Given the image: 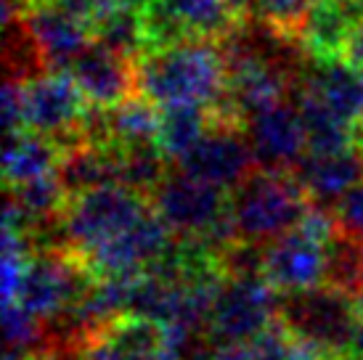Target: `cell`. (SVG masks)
I'll use <instances>...</instances> for the list:
<instances>
[{"mask_svg": "<svg viewBox=\"0 0 363 360\" xmlns=\"http://www.w3.org/2000/svg\"><path fill=\"white\" fill-rule=\"evenodd\" d=\"M69 74L74 77L85 101L99 109H114L133 96H138L135 59L120 56L99 43H91L74 59Z\"/></svg>", "mask_w": 363, "mask_h": 360, "instance_id": "8fae6325", "label": "cell"}, {"mask_svg": "<svg viewBox=\"0 0 363 360\" xmlns=\"http://www.w3.org/2000/svg\"><path fill=\"white\" fill-rule=\"evenodd\" d=\"M93 43L114 50L128 59H138L146 53V35H143L141 13L125 9L109 11L104 19L93 24Z\"/></svg>", "mask_w": 363, "mask_h": 360, "instance_id": "603a6c76", "label": "cell"}, {"mask_svg": "<svg viewBox=\"0 0 363 360\" xmlns=\"http://www.w3.org/2000/svg\"><path fill=\"white\" fill-rule=\"evenodd\" d=\"M292 175L300 180L308 199L318 207L337 204L347 191L363 183V151H342V154H305L294 164Z\"/></svg>", "mask_w": 363, "mask_h": 360, "instance_id": "5bb4252c", "label": "cell"}, {"mask_svg": "<svg viewBox=\"0 0 363 360\" xmlns=\"http://www.w3.org/2000/svg\"><path fill=\"white\" fill-rule=\"evenodd\" d=\"M88 101L69 69L45 72L24 82V130L51 138L59 151L88 143L82 135V117Z\"/></svg>", "mask_w": 363, "mask_h": 360, "instance_id": "8992f818", "label": "cell"}, {"mask_svg": "<svg viewBox=\"0 0 363 360\" xmlns=\"http://www.w3.org/2000/svg\"><path fill=\"white\" fill-rule=\"evenodd\" d=\"M281 294L268 281L225 279L212 302L207 334L218 344H250L279 318Z\"/></svg>", "mask_w": 363, "mask_h": 360, "instance_id": "52a82bcc", "label": "cell"}, {"mask_svg": "<svg viewBox=\"0 0 363 360\" xmlns=\"http://www.w3.org/2000/svg\"><path fill=\"white\" fill-rule=\"evenodd\" d=\"M231 3H233V6H236L239 11H242V13H244L247 9H252V0H231Z\"/></svg>", "mask_w": 363, "mask_h": 360, "instance_id": "4dcf8cb0", "label": "cell"}, {"mask_svg": "<svg viewBox=\"0 0 363 360\" xmlns=\"http://www.w3.org/2000/svg\"><path fill=\"white\" fill-rule=\"evenodd\" d=\"M350 360H363V308H361V320L355 326L353 342H350V352H347Z\"/></svg>", "mask_w": 363, "mask_h": 360, "instance_id": "f1b7e54d", "label": "cell"}, {"mask_svg": "<svg viewBox=\"0 0 363 360\" xmlns=\"http://www.w3.org/2000/svg\"><path fill=\"white\" fill-rule=\"evenodd\" d=\"M228 196L231 191L178 170L170 172L152 193V210L175 236L204 239L220 252L236 241Z\"/></svg>", "mask_w": 363, "mask_h": 360, "instance_id": "277c9868", "label": "cell"}, {"mask_svg": "<svg viewBox=\"0 0 363 360\" xmlns=\"http://www.w3.org/2000/svg\"><path fill=\"white\" fill-rule=\"evenodd\" d=\"M289 99L303 114L305 135H308V154L323 157V154H342V151L358 149V130L353 122L342 120L337 111H332L315 93L300 85L292 77Z\"/></svg>", "mask_w": 363, "mask_h": 360, "instance_id": "9a60e30c", "label": "cell"}, {"mask_svg": "<svg viewBox=\"0 0 363 360\" xmlns=\"http://www.w3.org/2000/svg\"><path fill=\"white\" fill-rule=\"evenodd\" d=\"M361 24L363 0H313L300 43L313 61H337Z\"/></svg>", "mask_w": 363, "mask_h": 360, "instance_id": "4fadbf2b", "label": "cell"}, {"mask_svg": "<svg viewBox=\"0 0 363 360\" xmlns=\"http://www.w3.org/2000/svg\"><path fill=\"white\" fill-rule=\"evenodd\" d=\"M186 24L194 40L223 43L242 30V11L231 0H162Z\"/></svg>", "mask_w": 363, "mask_h": 360, "instance_id": "e0dca14e", "label": "cell"}, {"mask_svg": "<svg viewBox=\"0 0 363 360\" xmlns=\"http://www.w3.org/2000/svg\"><path fill=\"white\" fill-rule=\"evenodd\" d=\"M247 138L252 146L255 164L262 170L292 172L308 151L303 114L294 103H276L247 120Z\"/></svg>", "mask_w": 363, "mask_h": 360, "instance_id": "30bf717a", "label": "cell"}, {"mask_svg": "<svg viewBox=\"0 0 363 360\" xmlns=\"http://www.w3.org/2000/svg\"><path fill=\"white\" fill-rule=\"evenodd\" d=\"M167 157L160 151L157 143H141V146H120V178L117 183L125 189L152 199V193L160 189V183L167 172Z\"/></svg>", "mask_w": 363, "mask_h": 360, "instance_id": "7402d4cb", "label": "cell"}, {"mask_svg": "<svg viewBox=\"0 0 363 360\" xmlns=\"http://www.w3.org/2000/svg\"><path fill=\"white\" fill-rule=\"evenodd\" d=\"M19 24L35 40L48 64V72L69 69L74 59L93 43L91 27L53 3H40L27 9L21 13Z\"/></svg>", "mask_w": 363, "mask_h": 360, "instance_id": "7c38bea8", "label": "cell"}, {"mask_svg": "<svg viewBox=\"0 0 363 360\" xmlns=\"http://www.w3.org/2000/svg\"><path fill=\"white\" fill-rule=\"evenodd\" d=\"M294 77H297V72H294ZM297 82L305 85L311 93H315L342 120L353 122V125L361 120L363 74H358L347 61H313L311 67L297 77Z\"/></svg>", "mask_w": 363, "mask_h": 360, "instance_id": "2e32d148", "label": "cell"}, {"mask_svg": "<svg viewBox=\"0 0 363 360\" xmlns=\"http://www.w3.org/2000/svg\"><path fill=\"white\" fill-rule=\"evenodd\" d=\"M61 151L51 138L35 133H13L6 138V159L3 172L9 186H19L27 180L51 175L59 167Z\"/></svg>", "mask_w": 363, "mask_h": 360, "instance_id": "ac0fdd59", "label": "cell"}, {"mask_svg": "<svg viewBox=\"0 0 363 360\" xmlns=\"http://www.w3.org/2000/svg\"><path fill=\"white\" fill-rule=\"evenodd\" d=\"M149 212H152V199L125 189L120 183L69 196L61 212L64 249L82 260L106 241L133 228Z\"/></svg>", "mask_w": 363, "mask_h": 360, "instance_id": "5b68a950", "label": "cell"}, {"mask_svg": "<svg viewBox=\"0 0 363 360\" xmlns=\"http://www.w3.org/2000/svg\"><path fill=\"white\" fill-rule=\"evenodd\" d=\"M313 0H252V13L262 27L281 38L284 43H297L303 38Z\"/></svg>", "mask_w": 363, "mask_h": 360, "instance_id": "cb8c5ba5", "label": "cell"}, {"mask_svg": "<svg viewBox=\"0 0 363 360\" xmlns=\"http://www.w3.org/2000/svg\"><path fill=\"white\" fill-rule=\"evenodd\" d=\"M252 164L255 154L244 128L210 125L207 135L183 159H178V170L233 191L252 172Z\"/></svg>", "mask_w": 363, "mask_h": 360, "instance_id": "ba28073f", "label": "cell"}, {"mask_svg": "<svg viewBox=\"0 0 363 360\" xmlns=\"http://www.w3.org/2000/svg\"><path fill=\"white\" fill-rule=\"evenodd\" d=\"M212 360H255L250 344H218Z\"/></svg>", "mask_w": 363, "mask_h": 360, "instance_id": "83f0119b", "label": "cell"}, {"mask_svg": "<svg viewBox=\"0 0 363 360\" xmlns=\"http://www.w3.org/2000/svg\"><path fill=\"white\" fill-rule=\"evenodd\" d=\"M311 207L313 201L292 172L262 167H255L228 196L236 239L252 244L281 239L303 223Z\"/></svg>", "mask_w": 363, "mask_h": 360, "instance_id": "7a4b0ae2", "label": "cell"}, {"mask_svg": "<svg viewBox=\"0 0 363 360\" xmlns=\"http://www.w3.org/2000/svg\"><path fill=\"white\" fill-rule=\"evenodd\" d=\"M138 96L160 109L212 106L225 93L228 72L218 43L191 40L135 59Z\"/></svg>", "mask_w": 363, "mask_h": 360, "instance_id": "6da1fadb", "label": "cell"}, {"mask_svg": "<svg viewBox=\"0 0 363 360\" xmlns=\"http://www.w3.org/2000/svg\"><path fill=\"white\" fill-rule=\"evenodd\" d=\"M162 109L143 96H133L125 103L109 109V140L117 146L157 143Z\"/></svg>", "mask_w": 363, "mask_h": 360, "instance_id": "44dd1931", "label": "cell"}, {"mask_svg": "<svg viewBox=\"0 0 363 360\" xmlns=\"http://www.w3.org/2000/svg\"><path fill=\"white\" fill-rule=\"evenodd\" d=\"M117 3V9H125V11H135V13H143V11L152 6L154 0H114Z\"/></svg>", "mask_w": 363, "mask_h": 360, "instance_id": "f546056e", "label": "cell"}, {"mask_svg": "<svg viewBox=\"0 0 363 360\" xmlns=\"http://www.w3.org/2000/svg\"><path fill=\"white\" fill-rule=\"evenodd\" d=\"M334 218L345 233L363 241V183H358L353 191H347L342 199L337 201Z\"/></svg>", "mask_w": 363, "mask_h": 360, "instance_id": "d4e9b609", "label": "cell"}, {"mask_svg": "<svg viewBox=\"0 0 363 360\" xmlns=\"http://www.w3.org/2000/svg\"><path fill=\"white\" fill-rule=\"evenodd\" d=\"M358 320L361 302L326 283L279 300V323L321 360L347 358Z\"/></svg>", "mask_w": 363, "mask_h": 360, "instance_id": "3957f363", "label": "cell"}, {"mask_svg": "<svg viewBox=\"0 0 363 360\" xmlns=\"http://www.w3.org/2000/svg\"><path fill=\"white\" fill-rule=\"evenodd\" d=\"M342 61H347L358 74H363V24L353 32V38L347 40V48H345Z\"/></svg>", "mask_w": 363, "mask_h": 360, "instance_id": "4316f807", "label": "cell"}, {"mask_svg": "<svg viewBox=\"0 0 363 360\" xmlns=\"http://www.w3.org/2000/svg\"><path fill=\"white\" fill-rule=\"evenodd\" d=\"M207 106H170L162 109L157 146L167 159H183L210 130Z\"/></svg>", "mask_w": 363, "mask_h": 360, "instance_id": "ffe728a7", "label": "cell"}, {"mask_svg": "<svg viewBox=\"0 0 363 360\" xmlns=\"http://www.w3.org/2000/svg\"><path fill=\"white\" fill-rule=\"evenodd\" d=\"M323 283L358 302L363 300V241L345 233L340 225L326 241Z\"/></svg>", "mask_w": 363, "mask_h": 360, "instance_id": "d6986e66", "label": "cell"}, {"mask_svg": "<svg viewBox=\"0 0 363 360\" xmlns=\"http://www.w3.org/2000/svg\"><path fill=\"white\" fill-rule=\"evenodd\" d=\"M355 130H358V146H363V114H361V120L355 122Z\"/></svg>", "mask_w": 363, "mask_h": 360, "instance_id": "1f68e13d", "label": "cell"}, {"mask_svg": "<svg viewBox=\"0 0 363 360\" xmlns=\"http://www.w3.org/2000/svg\"><path fill=\"white\" fill-rule=\"evenodd\" d=\"M323 273H326V241L308 233L303 225L265 244L262 276L279 294L323 286Z\"/></svg>", "mask_w": 363, "mask_h": 360, "instance_id": "9c48e42d", "label": "cell"}, {"mask_svg": "<svg viewBox=\"0 0 363 360\" xmlns=\"http://www.w3.org/2000/svg\"><path fill=\"white\" fill-rule=\"evenodd\" d=\"M3 122L6 133H24V82L9 77L3 88Z\"/></svg>", "mask_w": 363, "mask_h": 360, "instance_id": "484cf974", "label": "cell"}]
</instances>
